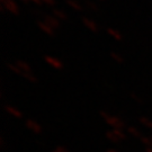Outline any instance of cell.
<instances>
[{"label": "cell", "instance_id": "cell-1", "mask_svg": "<svg viewBox=\"0 0 152 152\" xmlns=\"http://www.w3.org/2000/svg\"><path fill=\"white\" fill-rule=\"evenodd\" d=\"M0 5H2L5 7V9L8 12H10L11 15H19V7L17 5V2L15 0H0Z\"/></svg>", "mask_w": 152, "mask_h": 152}, {"label": "cell", "instance_id": "cell-2", "mask_svg": "<svg viewBox=\"0 0 152 152\" xmlns=\"http://www.w3.org/2000/svg\"><path fill=\"white\" fill-rule=\"evenodd\" d=\"M105 122L109 125V126H112L113 129H120V130H124L126 124H125V122L122 118L120 117H117V116H114V115H109L108 117L105 120Z\"/></svg>", "mask_w": 152, "mask_h": 152}, {"label": "cell", "instance_id": "cell-3", "mask_svg": "<svg viewBox=\"0 0 152 152\" xmlns=\"http://www.w3.org/2000/svg\"><path fill=\"white\" fill-rule=\"evenodd\" d=\"M44 61L48 63L49 65H51L52 68H54L56 70H62L64 68V64L61 60H59L58 58L51 56V55H44Z\"/></svg>", "mask_w": 152, "mask_h": 152}, {"label": "cell", "instance_id": "cell-4", "mask_svg": "<svg viewBox=\"0 0 152 152\" xmlns=\"http://www.w3.org/2000/svg\"><path fill=\"white\" fill-rule=\"evenodd\" d=\"M25 125H26V127H27L28 130L32 131L33 133H35V134H41L43 132V129H42L41 124H38L36 121L32 120V118H28L26 121Z\"/></svg>", "mask_w": 152, "mask_h": 152}, {"label": "cell", "instance_id": "cell-5", "mask_svg": "<svg viewBox=\"0 0 152 152\" xmlns=\"http://www.w3.org/2000/svg\"><path fill=\"white\" fill-rule=\"evenodd\" d=\"M43 18H44L43 19L44 22L46 23L48 25H50L53 29L56 31V29H59V28H60V26H61L60 20H59V19H56L53 15H45Z\"/></svg>", "mask_w": 152, "mask_h": 152}, {"label": "cell", "instance_id": "cell-6", "mask_svg": "<svg viewBox=\"0 0 152 152\" xmlns=\"http://www.w3.org/2000/svg\"><path fill=\"white\" fill-rule=\"evenodd\" d=\"M37 26H38V28L43 33H45L46 35H49V36H55V29H53V28L51 27L50 25H48L44 20H38Z\"/></svg>", "mask_w": 152, "mask_h": 152}, {"label": "cell", "instance_id": "cell-7", "mask_svg": "<svg viewBox=\"0 0 152 152\" xmlns=\"http://www.w3.org/2000/svg\"><path fill=\"white\" fill-rule=\"evenodd\" d=\"M82 23H83V25H85L89 31H91L92 33H97L98 31H99V27H98L97 23L95 22V20H92V19H90V18H88V17H83V18H82Z\"/></svg>", "mask_w": 152, "mask_h": 152}, {"label": "cell", "instance_id": "cell-8", "mask_svg": "<svg viewBox=\"0 0 152 152\" xmlns=\"http://www.w3.org/2000/svg\"><path fill=\"white\" fill-rule=\"evenodd\" d=\"M5 110L8 113L9 115L16 117V118H22L23 117V113L19 110L18 108L14 107V106H10V105H6L5 106Z\"/></svg>", "mask_w": 152, "mask_h": 152}, {"label": "cell", "instance_id": "cell-9", "mask_svg": "<svg viewBox=\"0 0 152 152\" xmlns=\"http://www.w3.org/2000/svg\"><path fill=\"white\" fill-rule=\"evenodd\" d=\"M15 64L20 69V70L24 72V73H28V72H32V68H31V65L28 64L27 62H25V61L23 60H16L15 61Z\"/></svg>", "mask_w": 152, "mask_h": 152}, {"label": "cell", "instance_id": "cell-10", "mask_svg": "<svg viewBox=\"0 0 152 152\" xmlns=\"http://www.w3.org/2000/svg\"><path fill=\"white\" fill-rule=\"evenodd\" d=\"M65 4L76 11H81L83 9V6L78 0H65Z\"/></svg>", "mask_w": 152, "mask_h": 152}, {"label": "cell", "instance_id": "cell-11", "mask_svg": "<svg viewBox=\"0 0 152 152\" xmlns=\"http://www.w3.org/2000/svg\"><path fill=\"white\" fill-rule=\"evenodd\" d=\"M52 15L56 18V19H59V20H63V22H65V20H68V15L65 14L64 11H62L61 9H53L52 10Z\"/></svg>", "mask_w": 152, "mask_h": 152}, {"label": "cell", "instance_id": "cell-12", "mask_svg": "<svg viewBox=\"0 0 152 152\" xmlns=\"http://www.w3.org/2000/svg\"><path fill=\"white\" fill-rule=\"evenodd\" d=\"M106 31H107V33H108V35H110V36L114 38V39H116V41H122V39H123L122 34H121L118 31H116L115 28L108 27Z\"/></svg>", "mask_w": 152, "mask_h": 152}, {"label": "cell", "instance_id": "cell-13", "mask_svg": "<svg viewBox=\"0 0 152 152\" xmlns=\"http://www.w3.org/2000/svg\"><path fill=\"white\" fill-rule=\"evenodd\" d=\"M6 65H7V68H8L11 72L16 73V75H18V76H22V77L24 76V72H23V71L20 70V69H19L15 63H9V62H8V63H6Z\"/></svg>", "mask_w": 152, "mask_h": 152}, {"label": "cell", "instance_id": "cell-14", "mask_svg": "<svg viewBox=\"0 0 152 152\" xmlns=\"http://www.w3.org/2000/svg\"><path fill=\"white\" fill-rule=\"evenodd\" d=\"M126 130H127V132H129L130 135L134 136V137H136V139H141L142 136H143L141 132L137 130L136 127H134V126H129Z\"/></svg>", "mask_w": 152, "mask_h": 152}, {"label": "cell", "instance_id": "cell-15", "mask_svg": "<svg viewBox=\"0 0 152 152\" xmlns=\"http://www.w3.org/2000/svg\"><path fill=\"white\" fill-rule=\"evenodd\" d=\"M105 136H106L112 143H116V144H117V143H120L121 142V140L116 136V134H115L113 131H107L106 134H105Z\"/></svg>", "mask_w": 152, "mask_h": 152}, {"label": "cell", "instance_id": "cell-16", "mask_svg": "<svg viewBox=\"0 0 152 152\" xmlns=\"http://www.w3.org/2000/svg\"><path fill=\"white\" fill-rule=\"evenodd\" d=\"M24 78L27 80L28 82H31V83H37L38 82V79L36 78V76L33 73V72H28V73H24Z\"/></svg>", "mask_w": 152, "mask_h": 152}, {"label": "cell", "instance_id": "cell-17", "mask_svg": "<svg viewBox=\"0 0 152 152\" xmlns=\"http://www.w3.org/2000/svg\"><path fill=\"white\" fill-rule=\"evenodd\" d=\"M139 122H140L142 125H144L147 129H149V130H152V121L150 120V118H148V117H144V116H142V117H140Z\"/></svg>", "mask_w": 152, "mask_h": 152}, {"label": "cell", "instance_id": "cell-18", "mask_svg": "<svg viewBox=\"0 0 152 152\" xmlns=\"http://www.w3.org/2000/svg\"><path fill=\"white\" fill-rule=\"evenodd\" d=\"M110 58L117 62V63H123L124 62V58L120 54V53H116V52H110Z\"/></svg>", "mask_w": 152, "mask_h": 152}, {"label": "cell", "instance_id": "cell-19", "mask_svg": "<svg viewBox=\"0 0 152 152\" xmlns=\"http://www.w3.org/2000/svg\"><path fill=\"white\" fill-rule=\"evenodd\" d=\"M113 132L116 134V136L120 139L121 141L126 140V134H125V132L123 130H120V129H113Z\"/></svg>", "mask_w": 152, "mask_h": 152}, {"label": "cell", "instance_id": "cell-20", "mask_svg": "<svg viewBox=\"0 0 152 152\" xmlns=\"http://www.w3.org/2000/svg\"><path fill=\"white\" fill-rule=\"evenodd\" d=\"M86 6H87L90 10L94 11V12H97V11L99 10V7H98L97 4L92 2V1H90V0H86Z\"/></svg>", "mask_w": 152, "mask_h": 152}, {"label": "cell", "instance_id": "cell-21", "mask_svg": "<svg viewBox=\"0 0 152 152\" xmlns=\"http://www.w3.org/2000/svg\"><path fill=\"white\" fill-rule=\"evenodd\" d=\"M140 140H141V142L147 148L148 147H152V140H151V137H148V136H144V135H143L141 137V139H140Z\"/></svg>", "mask_w": 152, "mask_h": 152}, {"label": "cell", "instance_id": "cell-22", "mask_svg": "<svg viewBox=\"0 0 152 152\" xmlns=\"http://www.w3.org/2000/svg\"><path fill=\"white\" fill-rule=\"evenodd\" d=\"M131 98H132V99H133V100H135L136 103H139V104H142L143 103V100H142L141 98L139 97V96H137V95H135V94H134V92H131Z\"/></svg>", "mask_w": 152, "mask_h": 152}, {"label": "cell", "instance_id": "cell-23", "mask_svg": "<svg viewBox=\"0 0 152 152\" xmlns=\"http://www.w3.org/2000/svg\"><path fill=\"white\" fill-rule=\"evenodd\" d=\"M52 152H70L65 147H62V145H59V147L54 148V150Z\"/></svg>", "mask_w": 152, "mask_h": 152}, {"label": "cell", "instance_id": "cell-24", "mask_svg": "<svg viewBox=\"0 0 152 152\" xmlns=\"http://www.w3.org/2000/svg\"><path fill=\"white\" fill-rule=\"evenodd\" d=\"M99 115H100V117H102V118L105 121L110 114H109L108 112H106V110H100V112H99Z\"/></svg>", "mask_w": 152, "mask_h": 152}, {"label": "cell", "instance_id": "cell-25", "mask_svg": "<svg viewBox=\"0 0 152 152\" xmlns=\"http://www.w3.org/2000/svg\"><path fill=\"white\" fill-rule=\"evenodd\" d=\"M31 14H33V15H36V16H45L44 14H42V11L41 10H37V9H31Z\"/></svg>", "mask_w": 152, "mask_h": 152}, {"label": "cell", "instance_id": "cell-26", "mask_svg": "<svg viewBox=\"0 0 152 152\" xmlns=\"http://www.w3.org/2000/svg\"><path fill=\"white\" fill-rule=\"evenodd\" d=\"M42 2H43V5L45 4V5L48 6H55V0H42Z\"/></svg>", "mask_w": 152, "mask_h": 152}, {"label": "cell", "instance_id": "cell-27", "mask_svg": "<svg viewBox=\"0 0 152 152\" xmlns=\"http://www.w3.org/2000/svg\"><path fill=\"white\" fill-rule=\"evenodd\" d=\"M31 4H34V5H36V6H42V5H43L42 0H31Z\"/></svg>", "mask_w": 152, "mask_h": 152}, {"label": "cell", "instance_id": "cell-28", "mask_svg": "<svg viewBox=\"0 0 152 152\" xmlns=\"http://www.w3.org/2000/svg\"><path fill=\"white\" fill-rule=\"evenodd\" d=\"M22 4H25V5H27V4H31V0H19Z\"/></svg>", "mask_w": 152, "mask_h": 152}, {"label": "cell", "instance_id": "cell-29", "mask_svg": "<svg viewBox=\"0 0 152 152\" xmlns=\"http://www.w3.org/2000/svg\"><path fill=\"white\" fill-rule=\"evenodd\" d=\"M106 152H120V151H117L116 149H108V150H106Z\"/></svg>", "mask_w": 152, "mask_h": 152}, {"label": "cell", "instance_id": "cell-30", "mask_svg": "<svg viewBox=\"0 0 152 152\" xmlns=\"http://www.w3.org/2000/svg\"><path fill=\"white\" fill-rule=\"evenodd\" d=\"M145 152H152V147H148L145 149Z\"/></svg>", "mask_w": 152, "mask_h": 152}, {"label": "cell", "instance_id": "cell-31", "mask_svg": "<svg viewBox=\"0 0 152 152\" xmlns=\"http://www.w3.org/2000/svg\"><path fill=\"white\" fill-rule=\"evenodd\" d=\"M99 1H103V0H99Z\"/></svg>", "mask_w": 152, "mask_h": 152}, {"label": "cell", "instance_id": "cell-32", "mask_svg": "<svg viewBox=\"0 0 152 152\" xmlns=\"http://www.w3.org/2000/svg\"><path fill=\"white\" fill-rule=\"evenodd\" d=\"M151 140H152V136H151Z\"/></svg>", "mask_w": 152, "mask_h": 152}]
</instances>
